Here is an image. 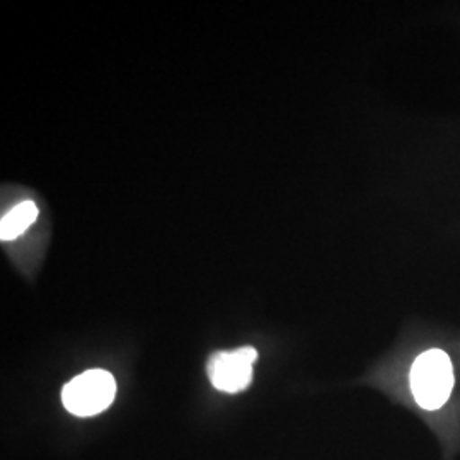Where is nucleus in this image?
Instances as JSON below:
<instances>
[{
  "label": "nucleus",
  "mask_w": 460,
  "mask_h": 460,
  "mask_svg": "<svg viewBox=\"0 0 460 460\" xmlns=\"http://www.w3.org/2000/svg\"><path fill=\"white\" fill-rule=\"evenodd\" d=\"M454 389V368L442 349L421 353L411 368V391L416 402L428 411L440 410Z\"/></svg>",
  "instance_id": "nucleus-1"
},
{
  "label": "nucleus",
  "mask_w": 460,
  "mask_h": 460,
  "mask_svg": "<svg viewBox=\"0 0 460 460\" xmlns=\"http://www.w3.org/2000/svg\"><path fill=\"white\" fill-rule=\"evenodd\" d=\"M38 218V207L33 201H22L14 207L9 214L2 217L0 222V239L2 241H14L21 234H24L33 226Z\"/></svg>",
  "instance_id": "nucleus-4"
},
{
  "label": "nucleus",
  "mask_w": 460,
  "mask_h": 460,
  "mask_svg": "<svg viewBox=\"0 0 460 460\" xmlns=\"http://www.w3.org/2000/svg\"><path fill=\"white\" fill-rule=\"evenodd\" d=\"M258 351L252 346H243L232 351H217L208 360V377L217 391L237 394L246 391L252 382V367Z\"/></svg>",
  "instance_id": "nucleus-3"
},
{
  "label": "nucleus",
  "mask_w": 460,
  "mask_h": 460,
  "mask_svg": "<svg viewBox=\"0 0 460 460\" xmlns=\"http://www.w3.org/2000/svg\"><path fill=\"white\" fill-rule=\"evenodd\" d=\"M116 397V380L106 370H87L72 378L64 391L62 402L66 410L79 418L96 416L106 411Z\"/></svg>",
  "instance_id": "nucleus-2"
}]
</instances>
